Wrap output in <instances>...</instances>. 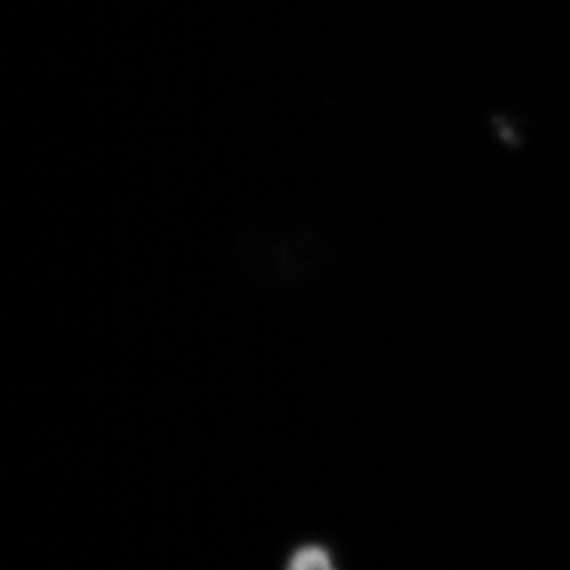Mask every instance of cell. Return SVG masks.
Listing matches in <instances>:
<instances>
[{"label":"cell","mask_w":570,"mask_h":570,"mask_svg":"<svg viewBox=\"0 0 570 570\" xmlns=\"http://www.w3.org/2000/svg\"><path fill=\"white\" fill-rule=\"evenodd\" d=\"M285 570H337L332 553L322 546H303L288 558Z\"/></svg>","instance_id":"1"}]
</instances>
